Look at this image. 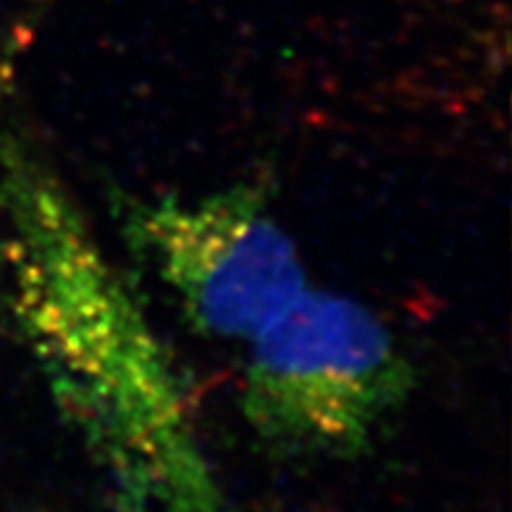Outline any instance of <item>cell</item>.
I'll return each mask as SVG.
<instances>
[{
	"instance_id": "cell-3",
	"label": "cell",
	"mask_w": 512,
	"mask_h": 512,
	"mask_svg": "<svg viewBox=\"0 0 512 512\" xmlns=\"http://www.w3.org/2000/svg\"><path fill=\"white\" fill-rule=\"evenodd\" d=\"M12 69L8 60H0V110H3V102L8 98V83H10Z\"/></svg>"
},
{
	"instance_id": "cell-4",
	"label": "cell",
	"mask_w": 512,
	"mask_h": 512,
	"mask_svg": "<svg viewBox=\"0 0 512 512\" xmlns=\"http://www.w3.org/2000/svg\"><path fill=\"white\" fill-rule=\"evenodd\" d=\"M230 512H240V510H238V508H235V510H230Z\"/></svg>"
},
{
	"instance_id": "cell-2",
	"label": "cell",
	"mask_w": 512,
	"mask_h": 512,
	"mask_svg": "<svg viewBox=\"0 0 512 512\" xmlns=\"http://www.w3.org/2000/svg\"><path fill=\"white\" fill-rule=\"evenodd\" d=\"M121 228L204 337L249 342L309 285L261 185L126 200Z\"/></svg>"
},
{
	"instance_id": "cell-1",
	"label": "cell",
	"mask_w": 512,
	"mask_h": 512,
	"mask_svg": "<svg viewBox=\"0 0 512 512\" xmlns=\"http://www.w3.org/2000/svg\"><path fill=\"white\" fill-rule=\"evenodd\" d=\"M245 344L242 415L285 456H358L415 384L406 351L370 306L311 285Z\"/></svg>"
}]
</instances>
